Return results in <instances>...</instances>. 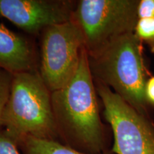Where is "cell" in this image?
<instances>
[{"mask_svg":"<svg viewBox=\"0 0 154 154\" xmlns=\"http://www.w3.org/2000/svg\"><path fill=\"white\" fill-rule=\"evenodd\" d=\"M95 86L112 131L111 151L115 154H154V121L138 113L108 86L99 82Z\"/></svg>","mask_w":154,"mask_h":154,"instance_id":"6","label":"cell"},{"mask_svg":"<svg viewBox=\"0 0 154 154\" xmlns=\"http://www.w3.org/2000/svg\"><path fill=\"white\" fill-rule=\"evenodd\" d=\"M0 69L14 74L38 70L33 44L0 23Z\"/></svg>","mask_w":154,"mask_h":154,"instance_id":"8","label":"cell"},{"mask_svg":"<svg viewBox=\"0 0 154 154\" xmlns=\"http://www.w3.org/2000/svg\"><path fill=\"white\" fill-rule=\"evenodd\" d=\"M99 95L92 76L86 48L72 80L51 92V104L59 141L88 154L111 150L113 134L101 120Z\"/></svg>","mask_w":154,"mask_h":154,"instance_id":"1","label":"cell"},{"mask_svg":"<svg viewBox=\"0 0 154 154\" xmlns=\"http://www.w3.org/2000/svg\"><path fill=\"white\" fill-rule=\"evenodd\" d=\"M134 33L143 44H146L150 51L154 54V19H140Z\"/></svg>","mask_w":154,"mask_h":154,"instance_id":"10","label":"cell"},{"mask_svg":"<svg viewBox=\"0 0 154 154\" xmlns=\"http://www.w3.org/2000/svg\"><path fill=\"white\" fill-rule=\"evenodd\" d=\"M88 60L94 82L110 88L138 113L154 121V107L145 95L151 72L143 43L134 32L124 34L88 54Z\"/></svg>","mask_w":154,"mask_h":154,"instance_id":"2","label":"cell"},{"mask_svg":"<svg viewBox=\"0 0 154 154\" xmlns=\"http://www.w3.org/2000/svg\"><path fill=\"white\" fill-rule=\"evenodd\" d=\"M140 0H79L72 19L82 30L88 54L134 32Z\"/></svg>","mask_w":154,"mask_h":154,"instance_id":"4","label":"cell"},{"mask_svg":"<svg viewBox=\"0 0 154 154\" xmlns=\"http://www.w3.org/2000/svg\"><path fill=\"white\" fill-rule=\"evenodd\" d=\"M77 1L0 0V17L31 35H40L49 26L72 20Z\"/></svg>","mask_w":154,"mask_h":154,"instance_id":"7","label":"cell"},{"mask_svg":"<svg viewBox=\"0 0 154 154\" xmlns=\"http://www.w3.org/2000/svg\"><path fill=\"white\" fill-rule=\"evenodd\" d=\"M41 36L38 73L51 92L66 85L78 70L85 42L72 19L45 29Z\"/></svg>","mask_w":154,"mask_h":154,"instance_id":"5","label":"cell"},{"mask_svg":"<svg viewBox=\"0 0 154 154\" xmlns=\"http://www.w3.org/2000/svg\"><path fill=\"white\" fill-rule=\"evenodd\" d=\"M0 154H24L17 140L2 128H0Z\"/></svg>","mask_w":154,"mask_h":154,"instance_id":"12","label":"cell"},{"mask_svg":"<svg viewBox=\"0 0 154 154\" xmlns=\"http://www.w3.org/2000/svg\"><path fill=\"white\" fill-rule=\"evenodd\" d=\"M18 144L24 154H88L79 151L60 141L40 139L24 136L18 140ZM100 154H115L111 150Z\"/></svg>","mask_w":154,"mask_h":154,"instance_id":"9","label":"cell"},{"mask_svg":"<svg viewBox=\"0 0 154 154\" xmlns=\"http://www.w3.org/2000/svg\"><path fill=\"white\" fill-rule=\"evenodd\" d=\"M13 76L11 73L0 69V118L8 101Z\"/></svg>","mask_w":154,"mask_h":154,"instance_id":"11","label":"cell"},{"mask_svg":"<svg viewBox=\"0 0 154 154\" xmlns=\"http://www.w3.org/2000/svg\"><path fill=\"white\" fill-rule=\"evenodd\" d=\"M145 95L148 102L154 107V76L150 77L146 82Z\"/></svg>","mask_w":154,"mask_h":154,"instance_id":"14","label":"cell"},{"mask_svg":"<svg viewBox=\"0 0 154 154\" xmlns=\"http://www.w3.org/2000/svg\"><path fill=\"white\" fill-rule=\"evenodd\" d=\"M0 128L17 143L24 136L59 141L51 92L38 70L14 74L8 101L0 118Z\"/></svg>","mask_w":154,"mask_h":154,"instance_id":"3","label":"cell"},{"mask_svg":"<svg viewBox=\"0 0 154 154\" xmlns=\"http://www.w3.org/2000/svg\"><path fill=\"white\" fill-rule=\"evenodd\" d=\"M138 19H154V0H140L138 7Z\"/></svg>","mask_w":154,"mask_h":154,"instance_id":"13","label":"cell"}]
</instances>
